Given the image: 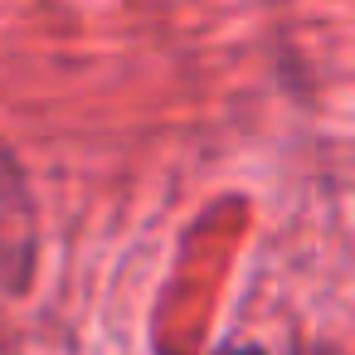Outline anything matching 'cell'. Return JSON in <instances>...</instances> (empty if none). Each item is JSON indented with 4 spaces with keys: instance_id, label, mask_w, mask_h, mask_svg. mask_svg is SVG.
<instances>
[{
    "instance_id": "obj_2",
    "label": "cell",
    "mask_w": 355,
    "mask_h": 355,
    "mask_svg": "<svg viewBox=\"0 0 355 355\" xmlns=\"http://www.w3.org/2000/svg\"><path fill=\"white\" fill-rule=\"evenodd\" d=\"M214 355H263L258 345H224V350H214Z\"/></svg>"
},
{
    "instance_id": "obj_1",
    "label": "cell",
    "mask_w": 355,
    "mask_h": 355,
    "mask_svg": "<svg viewBox=\"0 0 355 355\" xmlns=\"http://www.w3.org/2000/svg\"><path fill=\"white\" fill-rule=\"evenodd\" d=\"M35 268V209L15 161L0 151V282L25 287Z\"/></svg>"
}]
</instances>
